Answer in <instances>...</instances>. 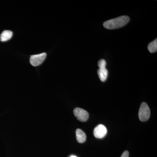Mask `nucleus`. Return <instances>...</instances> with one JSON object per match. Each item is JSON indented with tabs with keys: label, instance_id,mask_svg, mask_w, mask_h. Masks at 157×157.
I'll list each match as a JSON object with an SVG mask.
<instances>
[{
	"label": "nucleus",
	"instance_id": "39448f33",
	"mask_svg": "<svg viewBox=\"0 0 157 157\" xmlns=\"http://www.w3.org/2000/svg\"><path fill=\"white\" fill-rule=\"evenodd\" d=\"M107 130L106 127L104 125H98L95 127L94 131V134L95 137L97 138H102L107 135Z\"/></svg>",
	"mask_w": 157,
	"mask_h": 157
},
{
	"label": "nucleus",
	"instance_id": "1a4fd4ad",
	"mask_svg": "<svg viewBox=\"0 0 157 157\" xmlns=\"http://www.w3.org/2000/svg\"><path fill=\"white\" fill-rule=\"evenodd\" d=\"M148 50L151 53L156 52L157 51V39H155L153 42L149 44L147 47Z\"/></svg>",
	"mask_w": 157,
	"mask_h": 157
},
{
	"label": "nucleus",
	"instance_id": "423d86ee",
	"mask_svg": "<svg viewBox=\"0 0 157 157\" xmlns=\"http://www.w3.org/2000/svg\"><path fill=\"white\" fill-rule=\"evenodd\" d=\"M76 139L79 143H84L86 140V136L85 132L80 129H77L76 132Z\"/></svg>",
	"mask_w": 157,
	"mask_h": 157
},
{
	"label": "nucleus",
	"instance_id": "f03ea898",
	"mask_svg": "<svg viewBox=\"0 0 157 157\" xmlns=\"http://www.w3.org/2000/svg\"><path fill=\"white\" fill-rule=\"evenodd\" d=\"M150 109L147 104L145 102H143L141 104L138 112L139 119L142 122L146 121L150 117Z\"/></svg>",
	"mask_w": 157,
	"mask_h": 157
},
{
	"label": "nucleus",
	"instance_id": "f257e3e1",
	"mask_svg": "<svg viewBox=\"0 0 157 157\" xmlns=\"http://www.w3.org/2000/svg\"><path fill=\"white\" fill-rule=\"evenodd\" d=\"M130 19L128 16H121L107 21L104 23L103 25L104 28L108 29H114L125 25L128 23Z\"/></svg>",
	"mask_w": 157,
	"mask_h": 157
},
{
	"label": "nucleus",
	"instance_id": "7ed1b4c3",
	"mask_svg": "<svg viewBox=\"0 0 157 157\" xmlns=\"http://www.w3.org/2000/svg\"><path fill=\"white\" fill-rule=\"evenodd\" d=\"M73 113L77 119L81 122L86 121L89 117L88 112L86 110L78 107L74 109Z\"/></svg>",
	"mask_w": 157,
	"mask_h": 157
},
{
	"label": "nucleus",
	"instance_id": "f8f14e48",
	"mask_svg": "<svg viewBox=\"0 0 157 157\" xmlns=\"http://www.w3.org/2000/svg\"><path fill=\"white\" fill-rule=\"evenodd\" d=\"M70 157H77L76 156H75V155H72V156H70Z\"/></svg>",
	"mask_w": 157,
	"mask_h": 157
},
{
	"label": "nucleus",
	"instance_id": "9b49d317",
	"mask_svg": "<svg viewBox=\"0 0 157 157\" xmlns=\"http://www.w3.org/2000/svg\"><path fill=\"white\" fill-rule=\"evenodd\" d=\"M129 153L128 151H124L121 157H129Z\"/></svg>",
	"mask_w": 157,
	"mask_h": 157
},
{
	"label": "nucleus",
	"instance_id": "6e6552de",
	"mask_svg": "<svg viewBox=\"0 0 157 157\" xmlns=\"http://www.w3.org/2000/svg\"><path fill=\"white\" fill-rule=\"evenodd\" d=\"M13 36V33L10 30L3 31L0 36V40L2 42H6L10 40Z\"/></svg>",
	"mask_w": 157,
	"mask_h": 157
},
{
	"label": "nucleus",
	"instance_id": "20e7f679",
	"mask_svg": "<svg viewBox=\"0 0 157 157\" xmlns=\"http://www.w3.org/2000/svg\"><path fill=\"white\" fill-rule=\"evenodd\" d=\"M46 57V54L42 53L39 54L31 56L30 58V62L32 66L37 67L41 65L45 60Z\"/></svg>",
	"mask_w": 157,
	"mask_h": 157
},
{
	"label": "nucleus",
	"instance_id": "9d476101",
	"mask_svg": "<svg viewBox=\"0 0 157 157\" xmlns=\"http://www.w3.org/2000/svg\"><path fill=\"white\" fill-rule=\"evenodd\" d=\"M106 65H107V63L105 60L104 59H101L98 62V66L99 68L106 67Z\"/></svg>",
	"mask_w": 157,
	"mask_h": 157
},
{
	"label": "nucleus",
	"instance_id": "0eeeda50",
	"mask_svg": "<svg viewBox=\"0 0 157 157\" xmlns=\"http://www.w3.org/2000/svg\"><path fill=\"white\" fill-rule=\"evenodd\" d=\"M98 76L102 82H105L107 80L108 76V70L106 67L100 68L98 71Z\"/></svg>",
	"mask_w": 157,
	"mask_h": 157
}]
</instances>
